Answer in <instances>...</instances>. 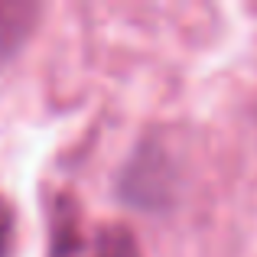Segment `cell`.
<instances>
[{"label":"cell","mask_w":257,"mask_h":257,"mask_svg":"<svg viewBox=\"0 0 257 257\" xmlns=\"http://www.w3.org/2000/svg\"><path fill=\"white\" fill-rule=\"evenodd\" d=\"M49 257H144V251L124 225L82 228L75 215H65L56 225Z\"/></svg>","instance_id":"6da1fadb"},{"label":"cell","mask_w":257,"mask_h":257,"mask_svg":"<svg viewBox=\"0 0 257 257\" xmlns=\"http://www.w3.org/2000/svg\"><path fill=\"white\" fill-rule=\"evenodd\" d=\"M10 234H13V212L10 205L0 202V257H7V251H10Z\"/></svg>","instance_id":"7a4b0ae2"}]
</instances>
